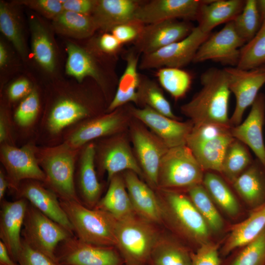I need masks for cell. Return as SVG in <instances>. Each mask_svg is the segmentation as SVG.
<instances>
[{
	"label": "cell",
	"instance_id": "cell-6",
	"mask_svg": "<svg viewBox=\"0 0 265 265\" xmlns=\"http://www.w3.org/2000/svg\"><path fill=\"white\" fill-rule=\"evenodd\" d=\"M158 189L163 219H169L185 237L199 245L210 241L211 230L189 197L175 190Z\"/></svg>",
	"mask_w": 265,
	"mask_h": 265
},
{
	"label": "cell",
	"instance_id": "cell-45",
	"mask_svg": "<svg viewBox=\"0 0 265 265\" xmlns=\"http://www.w3.org/2000/svg\"><path fill=\"white\" fill-rule=\"evenodd\" d=\"M39 108L38 93L35 90H32L25 97L18 107L15 114L16 121L22 126L29 125L35 119Z\"/></svg>",
	"mask_w": 265,
	"mask_h": 265
},
{
	"label": "cell",
	"instance_id": "cell-25",
	"mask_svg": "<svg viewBox=\"0 0 265 265\" xmlns=\"http://www.w3.org/2000/svg\"><path fill=\"white\" fill-rule=\"evenodd\" d=\"M102 167L107 173L109 181L123 171H132L143 177L136 158L132 152L128 140L118 136L106 145L102 155Z\"/></svg>",
	"mask_w": 265,
	"mask_h": 265
},
{
	"label": "cell",
	"instance_id": "cell-51",
	"mask_svg": "<svg viewBox=\"0 0 265 265\" xmlns=\"http://www.w3.org/2000/svg\"><path fill=\"white\" fill-rule=\"evenodd\" d=\"M97 42L103 52L112 55H117L123 45L111 32H104Z\"/></svg>",
	"mask_w": 265,
	"mask_h": 265
},
{
	"label": "cell",
	"instance_id": "cell-19",
	"mask_svg": "<svg viewBox=\"0 0 265 265\" xmlns=\"http://www.w3.org/2000/svg\"><path fill=\"white\" fill-rule=\"evenodd\" d=\"M3 163L7 170L9 185L17 190L23 180L45 181V173L40 168L32 149L28 146L21 148L8 145L1 149Z\"/></svg>",
	"mask_w": 265,
	"mask_h": 265
},
{
	"label": "cell",
	"instance_id": "cell-37",
	"mask_svg": "<svg viewBox=\"0 0 265 265\" xmlns=\"http://www.w3.org/2000/svg\"><path fill=\"white\" fill-rule=\"evenodd\" d=\"M191 253L175 240L161 236L151 255L154 265H191Z\"/></svg>",
	"mask_w": 265,
	"mask_h": 265
},
{
	"label": "cell",
	"instance_id": "cell-17",
	"mask_svg": "<svg viewBox=\"0 0 265 265\" xmlns=\"http://www.w3.org/2000/svg\"><path fill=\"white\" fill-rule=\"evenodd\" d=\"M203 0H144L137 10L134 19L145 25L169 20L197 19Z\"/></svg>",
	"mask_w": 265,
	"mask_h": 265
},
{
	"label": "cell",
	"instance_id": "cell-22",
	"mask_svg": "<svg viewBox=\"0 0 265 265\" xmlns=\"http://www.w3.org/2000/svg\"><path fill=\"white\" fill-rule=\"evenodd\" d=\"M37 181L28 180L22 185L19 186L16 190L18 199L26 200L42 213L74 235L72 225L58 196Z\"/></svg>",
	"mask_w": 265,
	"mask_h": 265
},
{
	"label": "cell",
	"instance_id": "cell-29",
	"mask_svg": "<svg viewBox=\"0 0 265 265\" xmlns=\"http://www.w3.org/2000/svg\"><path fill=\"white\" fill-rule=\"evenodd\" d=\"M265 229V203L251 211L248 217L235 225L221 250L227 255L256 239Z\"/></svg>",
	"mask_w": 265,
	"mask_h": 265
},
{
	"label": "cell",
	"instance_id": "cell-12",
	"mask_svg": "<svg viewBox=\"0 0 265 265\" xmlns=\"http://www.w3.org/2000/svg\"><path fill=\"white\" fill-rule=\"evenodd\" d=\"M55 256L61 265H120L114 247L98 246L84 242L75 235L58 245Z\"/></svg>",
	"mask_w": 265,
	"mask_h": 265
},
{
	"label": "cell",
	"instance_id": "cell-36",
	"mask_svg": "<svg viewBox=\"0 0 265 265\" xmlns=\"http://www.w3.org/2000/svg\"><path fill=\"white\" fill-rule=\"evenodd\" d=\"M253 160L246 145L234 138L225 152L220 173L232 184Z\"/></svg>",
	"mask_w": 265,
	"mask_h": 265
},
{
	"label": "cell",
	"instance_id": "cell-23",
	"mask_svg": "<svg viewBox=\"0 0 265 265\" xmlns=\"http://www.w3.org/2000/svg\"><path fill=\"white\" fill-rule=\"evenodd\" d=\"M123 177L136 214L152 223H160L162 221L163 212L160 201L151 187L132 171H125Z\"/></svg>",
	"mask_w": 265,
	"mask_h": 265
},
{
	"label": "cell",
	"instance_id": "cell-24",
	"mask_svg": "<svg viewBox=\"0 0 265 265\" xmlns=\"http://www.w3.org/2000/svg\"><path fill=\"white\" fill-rule=\"evenodd\" d=\"M144 0H97L91 14L98 29L109 32L115 26L133 20Z\"/></svg>",
	"mask_w": 265,
	"mask_h": 265
},
{
	"label": "cell",
	"instance_id": "cell-52",
	"mask_svg": "<svg viewBox=\"0 0 265 265\" xmlns=\"http://www.w3.org/2000/svg\"><path fill=\"white\" fill-rule=\"evenodd\" d=\"M32 90L30 81L26 79H20L10 85L8 96L11 100L14 101L26 96Z\"/></svg>",
	"mask_w": 265,
	"mask_h": 265
},
{
	"label": "cell",
	"instance_id": "cell-21",
	"mask_svg": "<svg viewBox=\"0 0 265 265\" xmlns=\"http://www.w3.org/2000/svg\"><path fill=\"white\" fill-rule=\"evenodd\" d=\"M265 118V96L258 94L252 104L250 112L245 120L232 127L233 137L249 147L257 159L265 168V145L263 126Z\"/></svg>",
	"mask_w": 265,
	"mask_h": 265
},
{
	"label": "cell",
	"instance_id": "cell-32",
	"mask_svg": "<svg viewBox=\"0 0 265 265\" xmlns=\"http://www.w3.org/2000/svg\"><path fill=\"white\" fill-rule=\"evenodd\" d=\"M31 51L37 63L46 72L53 73L56 66V54L49 30L41 20L33 17L29 21Z\"/></svg>",
	"mask_w": 265,
	"mask_h": 265
},
{
	"label": "cell",
	"instance_id": "cell-15",
	"mask_svg": "<svg viewBox=\"0 0 265 265\" xmlns=\"http://www.w3.org/2000/svg\"><path fill=\"white\" fill-rule=\"evenodd\" d=\"M132 117L148 127L168 148L186 145L193 127L190 120L181 122L162 115L148 106L137 108L130 105Z\"/></svg>",
	"mask_w": 265,
	"mask_h": 265
},
{
	"label": "cell",
	"instance_id": "cell-10",
	"mask_svg": "<svg viewBox=\"0 0 265 265\" xmlns=\"http://www.w3.org/2000/svg\"><path fill=\"white\" fill-rule=\"evenodd\" d=\"M72 149L66 144L47 155L43 161L45 182L59 200L80 202L74 183L75 160Z\"/></svg>",
	"mask_w": 265,
	"mask_h": 265
},
{
	"label": "cell",
	"instance_id": "cell-56",
	"mask_svg": "<svg viewBox=\"0 0 265 265\" xmlns=\"http://www.w3.org/2000/svg\"><path fill=\"white\" fill-rule=\"evenodd\" d=\"M257 4L262 23L265 21V0H257Z\"/></svg>",
	"mask_w": 265,
	"mask_h": 265
},
{
	"label": "cell",
	"instance_id": "cell-58",
	"mask_svg": "<svg viewBox=\"0 0 265 265\" xmlns=\"http://www.w3.org/2000/svg\"><path fill=\"white\" fill-rule=\"evenodd\" d=\"M262 68H263L265 70V67H262Z\"/></svg>",
	"mask_w": 265,
	"mask_h": 265
},
{
	"label": "cell",
	"instance_id": "cell-46",
	"mask_svg": "<svg viewBox=\"0 0 265 265\" xmlns=\"http://www.w3.org/2000/svg\"><path fill=\"white\" fill-rule=\"evenodd\" d=\"M17 263L19 265H61L57 261L31 246L23 239Z\"/></svg>",
	"mask_w": 265,
	"mask_h": 265
},
{
	"label": "cell",
	"instance_id": "cell-39",
	"mask_svg": "<svg viewBox=\"0 0 265 265\" xmlns=\"http://www.w3.org/2000/svg\"><path fill=\"white\" fill-rule=\"evenodd\" d=\"M188 196L202 216L211 231H221L224 221L215 203L203 184L196 185L187 189Z\"/></svg>",
	"mask_w": 265,
	"mask_h": 265
},
{
	"label": "cell",
	"instance_id": "cell-5",
	"mask_svg": "<svg viewBox=\"0 0 265 265\" xmlns=\"http://www.w3.org/2000/svg\"><path fill=\"white\" fill-rule=\"evenodd\" d=\"M136 215L117 221L116 226V247L127 265H144L160 237L152 223Z\"/></svg>",
	"mask_w": 265,
	"mask_h": 265
},
{
	"label": "cell",
	"instance_id": "cell-2",
	"mask_svg": "<svg viewBox=\"0 0 265 265\" xmlns=\"http://www.w3.org/2000/svg\"><path fill=\"white\" fill-rule=\"evenodd\" d=\"M66 74L81 82L91 78L104 91L111 86L117 87L118 79L116 72L117 55L103 52L97 40L88 47H83L69 42L66 44Z\"/></svg>",
	"mask_w": 265,
	"mask_h": 265
},
{
	"label": "cell",
	"instance_id": "cell-16",
	"mask_svg": "<svg viewBox=\"0 0 265 265\" xmlns=\"http://www.w3.org/2000/svg\"><path fill=\"white\" fill-rule=\"evenodd\" d=\"M194 27L187 22L178 20L145 25L139 37L133 43V48L141 55L152 53L183 39Z\"/></svg>",
	"mask_w": 265,
	"mask_h": 265
},
{
	"label": "cell",
	"instance_id": "cell-27",
	"mask_svg": "<svg viewBox=\"0 0 265 265\" xmlns=\"http://www.w3.org/2000/svg\"><path fill=\"white\" fill-rule=\"evenodd\" d=\"M247 205L253 210L265 203V168L257 159L233 183Z\"/></svg>",
	"mask_w": 265,
	"mask_h": 265
},
{
	"label": "cell",
	"instance_id": "cell-30",
	"mask_svg": "<svg viewBox=\"0 0 265 265\" xmlns=\"http://www.w3.org/2000/svg\"><path fill=\"white\" fill-rule=\"evenodd\" d=\"M95 156L94 144L87 145L82 154L79 176L80 200L85 206L91 209H94L100 200L102 190L95 170Z\"/></svg>",
	"mask_w": 265,
	"mask_h": 265
},
{
	"label": "cell",
	"instance_id": "cell-11",
	"mask_svg": "<svg viewBox=\"0 0 265 265\" xmlns=\"http://www.w3.org/2000/svg\"><path fill=\"white\" fill-rule=\"evenodd\" d=\"M130 134L144 178L151 187L158 189L160 162L169 148L155 133L139 123L130 124Z\"/></svg>",
	"mask_w": 265,
	"mask_h": 265
},
{
	"label": "cell",
	"instance_id": "cell-31",
	"mask_svg": "<svg viewBox=\"0 0 265 265\" xmlns=\"http://www.w3.org/2000/svg\"><path fill=\"white\" fill-rule=\"evenodd\" d=\"M109 182L106 194L94 208L108 212L118 221L136 215L123 177L116 174Z\"/></svg>",
	"mask_w": 265,
	"mask_h": 265
},
{
	"label": "cell",
	"instance_id": "cell-54",
	"mask_svg": "<svg viewBox=\"0 0 265 265\" xmlns=\"http://www.w3.org/2000/svg\"><path fill=\"white\" fill-rule=\"evenodd\" d=\"M9 186V182L7 176L3 172L0 171V201L3 200V198L7 187Z\"/></svg>",
	"mask_w": 265,
	"mask_h": 265
},
{
	"label": "cell",
	"instance_id": "cell-48",
	"mask_svg": "<svg viewBox=\"0 0 265 265\" xmlns=\"http://www.w3.org/2000/svg\"><path fill=\"white\" fill-rule=\"evenodd\" d=\"M145 24L134 19L113 27L110 32L122 44L133 43L140 36Z\"/></svg>",
	"mask_w": 265,
	"mask_h": 265
},
{
	"label": "cell",
	"instance_id": "cell-4",
	"mask_svg": "<svg viewBox=\"0 0 265 265\" xmlns=\"http://www.w3.org/2000/svg\"><path fill=\"white\" fill-rule=\"evenodd\" d=\"M232 127L215 123L193 125L186 145L204 171L220 173L225 152L234 139Z\"/></svg>",
	"mask_w": 265,
	"mask_h": 265
},
{
	"label": "cell",
	"instance_id": "cell-20",
	"mask_svg": "<svg viewBox=\"0 0 265 265\" xmlns=\"http://www.w3.org/2000/svg\"><path fill=\"white\" fill-rule=\"evenodd\" d=\"M27 205L28 201L23 198L0 202V240L17 263L22 246V231Z\"/></svg>",
	"mask_w": 265,
	"mask_h": 265
},
{
	"label": "cell",
	"instance_id": "cell-35",
	"mask_svg": "<svg viewBox=\"0 0 265 265\" xmlns=\"http://www.w3.org/2000/svg\"><path fill=\"white\" fill-rule=\"evenodd\" d=\"M202 184L211 198L220 208L230 216L237 215L240 206L226 181L213 171L204 173Z\"/></svg>",
	"mask_w": 265,
	"mask_h": 265
},
{
	"label": "cell",
	"instance_id": "cell-18",
	"mask_svg": "<svg viewBox=\"0 0 265 265\" xmlns=\"http://www.w3.org/2000/svg\"><path fill=\"white\" fill-rule=\"evenodd\" d=\"M132 115L128 104L97 117L78 129L70 136L67 146L78 148L95 138L121 132Z\"/></svg>",
	"mask_w": 265,
	"mask_h": 265
},
{
	"label": "cell",
	"instance_id": "cell-42",
	"mask_svg": "<svg viewBox=\"0 0 265 265\" xmlns=\"http://www.w3.org/2000/svg\"><path fill=\"white\" fill-rule=\"evenodd\" d=\"M156 75L161 86L175 100L183 97L191 84L190 74L181 68H159Z\"/></svg>",
	"mask_w": 265,
	"mask_h": 265
},
{
	"label": "cell",
	"instance_id": "cell-47",
	"mask_svg": "<svg viewBox=\"0 0 265 265\" xmlns=\"http://www.w3.org/2000/svg\"><path fill=\"white\" fill-rule=\"evenodd\" d=\"M191 265H220L218 246L208 241L199 245L196 252L191 253Z\"/></svg>",
	"mask_w": 265,
	"mask_h": 265
},
{
	"label": "cell",
	"instance_id": "cell-41",
	"mask_svg": "<svg viewBox=\"0 0 265 265\" xmlns=\"http://www.w3.org/2000/svg\"><path fill=\"white\" fill-rule=\"evenodd\" d=\"M265 63V21L254 37L240 49L236 67L250 70L259 68Z\"/></svg>",
	"mask_w": 265,
	"mask_h": 265
},
{
	"label": "cell",
	"instance_id": "cell-44",
	"mask_svg": "<svg viewBox=\"0 0 265 265\" xmlns=\"http://www.w3.org/2000/svg\"><path fill=\"white\" fill-rule=\"evenodd\" d=\"M229 265H265V229L256 239L243 246Z\"/></svg>",
	"mask_w": 265,
	"mask_h": 265
},
{
	"label": "cell",
	"instance_id": "cell-40",
	"mask_svg": "<svg viewBox=\"0 0 265 265\" xmlns=\"http://www.w3.org/2000/svg\"><path fill=\"white\" fill-rule=\"evenodd\" d=\"M0 29L21 56L26 58L27 50L18 15L12 6L1 1L0 2Z\"/></svg>",
	"mask_w": 265,
	"mask_h": 265
},
{
	"label": "cell",
	"instance_id": "cell-50",
	"mask_svg": "<svg viewBox=\"0 0 265 265\" xmlns=\"http://www.w3.org/2000/svg\"><path fill=\"white\" fill-rule=\"evenodd\" d=\"M64 10L84 15L92 14L97 0H60Z\"/></svg>",
	"mask_w": 265,
	"mask_h": 265
},
{
	"label": "cell",
	"instance_id": "cell-33",
	"mask_svg": "<svg viewBox=\"0 0 265 265\" xmlns=\"http://www.w3.org/2000/svg\"><path fill=\"white\" fill-rule=\"evenodd\" d=\"M90 108L85 103L71 98L59 100L53 106L49 115L50 130L57 133L66 126L87 116Z\"/></svg>",
	"mask_w": 265,
	"mask_h": 265
},
{
	"label": "cell",
	"instance_id": "cell-28",
	"mask_svg": "<svg viewBox=\"0 0 265 265\" xmlns=\"http://www.w3.org/2000/svg\"><path fill=\"white\" fill-rule=\"evenodd\" d=\"M244 4L242 0H203L196 19L197 26L203 32L211 33L217 26L233 21Z\"/></svg>",
	"mask_w": 265,
	"mask_h": 265
},
{
	"label": "cell",
	"instance_id": "cell-9",
	"mask_svg": "<svg viewBox=\"0 0 265 265\" xmlns=\"http://www.w3.org/2000/svg\"><path fill=\"white\" fill-rule=\"evenodd\" d=\"M211 35L197 26L183 39L155 52L141 55L138 68L149 70L169 67L182 68L193 62L201 44Z\"/></svg>",
	"mask_w": 265,
	"mask_h": 265
},
{
	"label": "cell",
	"instance_id": "cell-7",
	"mask_svg": "<svg viewBox=\"0 0 265 265\" xmlns=\"http://www.w3.org/2000/svg\"><path fill=\"white\" fill-rule=\"evenodd\" d=\"M204 172L186 145L170 148L160 162L158 189H187L202 184Z\"/></svg>",
	"mask_w": 265,
	"mask_h": 265
},
{
	"label": "cell",
	"instance_id": "cell-53",
	"mask_svg": "<svg viewBox=\"0 0 265 265\" xmlns=\"http://www.w3.org/2000/svg\"><path fill=\"white\" fill-rule=\"evenodd\" d=\"M0 265H19L12 259L6 246L1 240H0Z\"/></svg>",
	"mask_w": 265,
	"mask_h": 265
},
{
	"label": "cell",
	"instance_id": "cell-1",
	"mask_svg": "<svg viewBox=\"0 0 265 265\" xmlns=\"http://www.w3.org/2000/svg\"><path fill=\"white\" fill-rule=\"evenodd\" d=\"M202 88L181 107L193 125L208 123L231 125L228 115L231 91L224 69L211 68L200 76Z\"/></svg>",
	"mask_w": 265,
	"mask_h": 265
},
{
	"label": "cell",
	"instance_id": "cell-3",
	"mask_svg": "<svg viewBox=\"0 0 265 265\" xmlns=\"http://www.w3.org/2000/svg\"><path fill=\"white\" fill-rule=\"evenodd\" d=\"M59 200L77 238L96 245L116 247L118 220L111 214L79 202Z\"/></svg>",
	"mask_w": 265,
	"mask_h": 265
},
{
	"label": "cell",
	"instance_id": "cell-57",
	"mask_svg": "<svg viewBox=\"0 0 265 265\" xmlns=\"http://www.w3.org/2000/svg\"><path fill=\"white\" fill-rule=\"evenodd\" d=\"M6 137V129L3 117L0 116V141L3 142Z\"/></svg>",
	"mask_w": 265,
	"mask_h": 265
},
{
	"label": "cell",
	"instance_id": "cell-8",
	"mask_svg": "<svg viewBox=\"0 0 265 265\" xmlns=\"http://www.w3.org/2000/svg\"><path fill=\"white\" fill-rule=\"evenodd\" d=\"M72 236L28 202L22 231V239L26 243L57 261L55 251L58 245Z\"/></svg>",
	"mask_w": 265,
	"mask_h": 265
},
{
	"label": "cell",
	"instance_id": "cell-49",
	"mask_svg": "<svg viewBox=\"0 0 265 265\" xmlns=\"http://www.w3.org/2000/svg\"><path fill=\"white\" fill-rule=\"evenodd\" d=\"M19 2L53 20L64 11L60 0H26Z\"/></svg>",
	"mask_w": 265,
	"mask_h": 265
},
{
	"label": "cell",
	"instance_id": "cell-34",
	"mask_svg": "<svg viewBox=\"0 0 265 265\" xmlns=\"http://www.w3.org/2000/svg\"><path fill=\"white\" fill-rule=\"evenodd\" d=\"M53 26L60 34L78 39L90 37L98 29L92 15L65 10L53 19Z\"/></svg>",
	"mask_w": 265,
	"mask_h": 265
},
{
	"label": "cell",
	"instance_id": "cell-38",
	"mask_svg": "<svg viewBox=\"0 0 265 265\" xmlns=\"http://www.w3.org/2000/svg\"><path fill=\"white\" fill-rule=\"evenodd\" d=\"M138 105L148 106L157 112L175 120L179 118L173 113L170 104L158 84L148 77L140 74L137 89Z\"/></svg>",
	"mask_w": 265,
	"mask_h": 265
},
{
	"label": "cell",
	"instance_id": "cell-26",
	"mask_svg": "<svg viewBox=\"0 0 265 265\" xmlns=\"http://www.w3.org/2000/svg\"><path fill=\"white\" fill-rule=\"evenodd\" d=\"M140 54L133 48L126 53V67L118 80L115 94L107 108L108 112L131 102L138 105L137 89L140 75L138 69Z\"/></svg>",
	"mask_w": 265,
	"mask_h": 265
},
{
	"label": "cell",
	"instance_id": "cell-13",
	"mask_svg": "<svg viewBox=\"0 0 265 265\" xmlns=\"http://www.w3.org/2000/svg\"><path fill=\"white\" fill-rule=\"evenodd\" d=\"M229 83V89L236 98V106L230 118L232 127L241 123L246 109L255 102L260 88L265 83V71L263 68L250 70L237 67L223 68Z\"/></svg>",
	"mask_w": 265,
	"mask_h": 265
},
{
	"label": "cell",
	"instance_id": "cell-55",
	"mask_svg": "<svg viewBox=\"0 0 265 265\" xmlns=\"http://www.w3.org/2000/svg\"><path fill=\"white\" fill-rule=\"evenodd\" d=\"M8 53L4 44L1 41L0 43V67H4L8 62Z\"/></svg>",
	"mask_w": 265,
	"mask_h": 265
},
{
	"label": "cell",
	"instance_id": "cell-14",
	"mask_svg": "<svg viewBox=\"0 0 265 265\" xmlns=\"http://www.w3.org/2000/svg\"><path fill=\"white\" fill-rule=\"evenodd\" d=\"M245 43L237 33L233 21L229 22L201 44L193 62L212 60L224 65L237 66L240 49Z\"/></svg>",
	"mask_w": 265,
	"mask_h": 265
},
{
	"label": "cell",
	"instance_id": "cell-43",
	"mask_svg": "<svg viewBox=\"0 0 265 265\" xmlns=\"http://www.w3.org/2000/svg\"><path fill=\"white\" fill-rule=\"evenodd\" d=\"M232 21L237 33L245 42L251 40L262 25L257 0H245L242 10Z\"/></svg>",
	"mask_w": 265,
	"mask_h": 265
}]
</instances>
